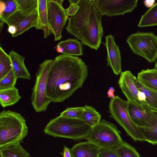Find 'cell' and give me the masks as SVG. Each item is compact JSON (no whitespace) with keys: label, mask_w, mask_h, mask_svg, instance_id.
<instances>
[{"label":"cell","mask_w":157,"mask_h":157,"mask_svg":"<svg viewBox=\"0 0 157 157\" xmlns=\"http://www.w3.org/2000/svg\"><path fill=\"white\" fill-rule=\"evenodd\" d=\"M88 68L79 57L63 54L53 60L47 84L48 97L54 103L62 102L81 87Z\"/></svg>","instance_id":"1"},{"label":"cell","mask_w":157,"mask_h":157,"mask_svg":"<svg viewBox=\"0 0 157 157\" xmlns=\"http://www.w3.org/2000/svg\"><path fill=\"white\" fill-rule=\"evenodd\" d=\"M78 5L79 10L69 18L65 29L83 44L97 50L103 35V16L96 8L94 0H80Z\"/></svg>","instance_id":"2"},{"label":"cell","mask_w":157,"mask_h":157,"mask_svg":"<svg viewBox=\"0 0 157 157\" xmlns=\"http://www.w3.org/2000/svg\"><path fill=\"white\" fill-rule=\"evenodd\" d=\"M28 131L26 120L21 114L5 110L0 113V148L20 143Z\"/></svg>","instance_id":"3"},{"label":"cell","mask_w":157,"mask_h":157,"mask_svg":"<svg viewBox=\"0 0 157 157\" xmlns=\"http://www.w3.org/2000/svg\"><path fill=\"white\" fill-rule=\"evenodd\" d=\"M91 127L78 119L65 118L60 115L51 119L45 126V134L53 137L73 140L84 139Z\"/></svg>","instance_id":"4"},{"label":"cell","mask_w":157,"mask_h":157,"mask_svg":"<svg viewBox=\"0 0 157 157\" xmlns=\"http://www.w3.org/2000/svg\"><path fill=\"white\" fill-rule=\"evenodd\" d=\"M121 132L113 124L101 120L92 127L84 139L102 148H114L124 141Z\"/></svg>","instance_id":"5"},{"label":"cell","mask_w":157,"mask_h":157,"mask_svg":"<svg viewBox=\"0 0 157 157\" xmlns=\"http://www.w3.org/2000/svg\"><path fill=\"white\" fill-rule=\"evenodd\" d=\"M53 61L51 59L45 60L39 65L36 74L31 99L33 107L36 112H45L52 102L47 96L46 89L48 76Z\"/></svg>","instance_id":"6"},{"label":"cell","mask_w":157,"mask_h":157,"mask_svg":"<svg viewBox=\"0 0 157 157\" xmlns=\"http://www.w3.org/2000/svg\"><path fill=\"white\" fill-rule=\"evenodd\" d=\"M109 109L111 117L124 129L135 141H146L141 131L132 120L128 113V102L118 96L111 98Z\"/></svg>","instance_id":"7"},{"label":"cell","mask_w":157,"mask_h":157,"mask_svg":"<svg viewBox=\"0 0 157 157\" xmlns=\"http://www.w3.org/2000/svg\"><path fill=\"white\" fill-rule=\"evenodd\" d=\"M126 42L132 52L150 63L157 59V36L153 32H137L130 35Z\"/></svg>","instance_id":"8"},{"label":"cell","mask_w":157,"mask_h":157,"mask_svg":"<svg viewBox=\"0 0 157 157\" xmlns=\"http://www.w3.org/2000/svg\"><path fill=\"white\" fill-rule=\"evenodd\" d=\"M63 0H47L48 21L55 41L62 38V30L68 18L66 9L62 5Z\"/></svg>","instance_id":"9"},{"label":"cell","mask_w":157,"mask_h":157,"mask_svg":"<svg viewBox=\"0 0 157 157\" xmlns=\"http://www.w3.org/2000/svg\"><path fill=\"white\" fill-rule=\"evenodd\" d=\"M95 5L103 16L108 17L124 15L134 10L137 0H94Z\"/></svg>","instance_id":"10"},{"label":"cell","mask_w":157,"mask_h":157,"mask_svg":"<svg viewBox=\"0 0 157 157\" xmlns=\"http://www.w3.org/2000/svg\"><path fill=\"white\" fill-rule=\"evenodd\" d=\"M136 78L130 71H121L118 84L126 97L128 102L138 106H144L140 100V92L135 83Z\"/></svg>","instance_id":"11"},{"label":"cell","mask_w":157,"mask_h":157,"mask_svg":"<svg viewBox=\"0 0 157 157\" xmlns=\"http://www.w3.org/2000/svg\"><path fill=\"white\" fill-rule=\"evenodd\" d=\"M37 10L31 14L25 16L18 10L11 15L7 20L6 23L8 26L13 25L17 28L15 34L12 35L15 37L23 33L31 28H36L37 22Z\"/></svg>","instance_id":"12"},{"label":"cell","mask_w":157,"mask_h":157,"mask_svg":"<svg viewBox=\"0 0 157 157\" xmlns=\"http://www.w3.org/2000/svg\"><path fill=\"white\" fill-rule=\"evenodd\" d=\"M104 44L106 48L107 56V65L112 70L114 73L118 75L121 72V58L119 46L116 44L114 37L110 34L105 37Z\"/></svg>","instance_id":"13"},{"label":"cell","mask_w":157,"mask_h":157,"mask_svg":"<svg viewBox=\"0 0 157 157\" xmlns=\"http://www.w3.org/2000/svg\"><path fill=\"white\" fill-rule=\"evenodd\" d=\"M128 111L132 120L138 127L145 126L153 112L149 108L138 106L128 102Z\"/></svg>","instance_id":"14"},{"label":"cell","mask_w":157,"mask_h":157,"mask_svg":"<svg viewBox=\"0 0 157 157\" xmlns=\"http://www.w3.org/2000/svg\"><path fill=\"white\" fill-rule=\"evenodd\" d=\"M101 149L87 141L75 144L70 151L72 157H98Z\"/></svg>","instance_id":"15"},{"label":"cell","mask_w":157,"mask_h":157,"mask_svg":"<svg viewBox=\"0 0 157 157\" xmlns=\"http://www.w3.org/2000/svg\"><path fill=\"white\" fill-rule=\"evenodd\" d=\"M9 55L13 70L17 78L30 80L31 75L25 65V58L13 50L9 52Z\"/></svg>","instance_id":"16"},{"label":"cell","mask_w":157,"mask_h":157,"mask_svg":"<svg viewBox=\"0 0 157 157\" xmlns=\"http://www.w3.org/2000/svg\"><path fill=\"white\" fill-rule=\"evenodd\" d=\"M37 1L38 17L37 25L36 29L43 30L44 33V37L45 38L52 33L48 21L47 0Z\"/></svg>","instance_id":"17"},{"label":"cell","mask_w":157,"mask_h":157,"mask_svg":"<svg viewBox=\"0 0 157 157\" xmlns=\"http://www.w3.org/2000/svg\"><path fill=\"white\" fill-rule=\"evenodd\" d=\"M138 128L146 141L153 145L157 144V112H153L151 118L145 126Z\"/></svg>","instance_id":"18"},{"label":"cell","mask_w":157,"mask_h":157,"mask_svg":"<svg viewBox=\"0 0 157 157\" xmlns=\"http://www.w3.org/2000/svg\"><path fill=\"white\" fill-rule=\"evenodd\" d=\"M136 78L146 87L157 91V69L142 70L138 73Z\"/></svg>","instance_id":"19"},{"label":"cell","mask_w":157,"mask_h":157,"mask_svg":"<svg viewBox=\"0 0 157 157\" xmlns=\"http://www.w3.org/2000/svg\"><path fill=\"white\" fill-rule=\"evenodd\" d=\"M63 49V54L70 56L83 55L82 44L75 39H68L62 41L58 44Z\"/></svg>","instance_id":"20"},{"label":"cell","mask_w":157,"mask_h":157,"mask_svg":"<svg viewBox=\"0 0 157 157\" xmlns=\"http://www.w3.org/2000/svg\"><path fill=\"white\" fill-rule=\"evenodd\" d=\"M21 98L18 90L15 87L0 90V103L3 108L15 104Z\"/></svg>","instance_id":"21"},{"label":"cell","mask_w":157,"mask_h":157,"mask_svg":"<svg viewBox=\"0 0 157 157\" xmlns=\"http://www.w3.org/2000/svg\"><path fill=\"white\" fill-rule=\"evenodd\" d=\"M136 85L139 91L144 94L146 102L151 110L157 112V91L149 89L141 84L136 78Z\"/></svg>","instance_id":"22"},{"label":"cell","mask_w":157,"mask_h":157,"mask_svg":"<svg viewBox=\"0 0 157 157\" xmlns=\"http://www.w3.org/2000/svg\"><path fill=\"white\" fill-rule=\"evenodd\" d=\"M0 157H31L29 154L18 143L0 148Z\"/></svg>","instance_id":"23"},{"label":"cell","mask_w":157,"mask_h":157,"mask_svg":"<svg viewBox=\"0 0 157 157\" xmlns=\"http://www.w3.org/2000/svg\"><path fill=\"white\" fill-rule=\"evenodd\" d=\"M101 118V115L94 108L87 105L83 107V113L80 120L91 128L98 123Z\"/></svg>","instance_id":"24"},{"label":"cell","mask_w":157,"mask_h":157,"mask_svg":"<svg viewBox=\"0 0 157 157\" xmlns=\"http://www.w3.org/2000/svg\"><path fill=\"white\" fill-rule=\"evenodd\" d=\"M157 25V2L141 17L138 26L144 27Z\"/></svg>","instance_id":"25"},{"label":"cell","mask_w":157,"mask_h":157,"mask_svg":"<svg viewBox=\"0 0 157 157\" xmlns=\"http://www.w3.org/2000/svg\"><path fill=\"white\" fill-rule=\"evenodd\" d=\"M0 10L1 21L6 23L7 19L17 10L14 0H1Z\"/></svg>","instance_id":"26"},{"label":"cell","mask_w":157,"mask_h":157,"mask_svg":"<svg viewBox=\"0 0 157 157\" xmlns=\"http://www.w3.org/2000/svg\"><path fill=\"white\" fill-rule=\"evenodd\" d=\"M17 10L22 15L27 16L37 9V0H14Z\"/></svg>","instance_id":"27"},{"label":"cell","mask_w":157,"mask_h":157,"mask_svg":"<svg viewBox=\"0 0 157 157\" xmlns=\"http://www.w3.org/2000/svg\"><path fill=\"white\" fill-rule=\"evenodd\" d=\"M12 69V64L9 54L0 47V79L5 76Z\"/></svg>","instance_id":"28"},{"label":"cell","mask_w":157,"mask_h":157,"mask_svg":"<svg viewBox=\"0 0 157 157\" xmlns=\"http://www.w3.org/2000/svg\"><path fill=\"white\" fill-rule=\"evenodd\" d=\"M114 149L120 157H140L135 148L126 142Z\"/></svg>","instance_id":"29"},{"label":"cell","mask_w":157,"mask_h":157,"mask_svg":"<svg viewBox=\"0 0 157 157\" xmlns=\"http://www.w3.org/2000/svg\"><path fill=\"white\" fill-rule=\"evenodd\" d=\"M17 79L12 69L5 76L0 79V90L15 87Z\"/></svg>","instance_id":"30"},{"label":"cell","mask_w":157,"mask_h":157,"mask_svg":"<svg viewBox=\"0 0 157 157\" xmlns=\"http://www.w3.org/2000/svg\"><path fill=\"white\" fill-rule=\"evenodd\" d=\"M83 111V107H68L61 112L60 115L65 118L80 120Z\"/></svg>","instance_id":"31"},{"label":"cell","mask_w":157,"mask_h":157,"mask_svg":"<svg viewBox=\"0 0 157 157\" xmlns=\"http://www.w3.org/2000/svg\"><path fill=\"white\" fill-rule=\"evenodd\" d=\"M98 157H120L114 148H102Z\"/></svg>","instance_id":"32"},{"label":"cell","mask_w":157,"mask_h":157,"mask_svg":"<svg viewBox=\"0 0 157 157\" xmlns=\"http://www.w3.org/2000/svg\"><path fill=\"white\" fill-rule=\"evenodd\" d=\"M79 8L78 4L75 3H70L69 7L66 9L68 16L70 17L74 16Z\"/></svg>","instance_id":"33"},{"label":"cell","mask_w":157,"mask_h":157,"mask_svg":"<svg viewBox=\"0 0 157 157\" xmlns=\"http://www.w3.org/2000/svg\"><path fill=\"white\" fill-rule=\"evenodd\" d=\"M63 157H72L70 149L66 146H64L63 152L61 153Z\"/></svg>","instance_id":"34"},{"label":"cell","mask_w":157,"mask_h":157,"mask_svg":"<svg viewBox=\"0 0 157 157\" xmlns=\"http://www.w3.org/2000/svg\"><path fill=\"white\" fill-rule=\"evenodd\" d=\"M115 91V90L113 87H110L107 93L108 97L111 98H114L116 96L113 93Z\"/></svg>","instance_id":"35"},{"label":"cell","mask_w":157,"mask_h":157,"mask_svg":"<svg viewBox=\"0 0 157 157\" xmlns=\"http://www.w3.org/2000/svg\"><path fill=\"white\" fill-rule=\"evenodd\" d=\"M17 28L16 27L13 25H11L9 26L8 29V31L12 35L15 34L17 32Z\"/></svg>","instance_id":"36"},{"label":"cell","mask_w":157,"mask_h":157,"mask_svg":"<svg viewBox=\"0 0 157 157\" xmlns=\"http://www.w3.org/2000/svg\"><path fill=\"white\" fill-rule=\"evenodd\" d=\"M155 2V0H145L144 1V4L147 7L151 8L154 5Z\"/></svg>","instance_id":"37"},{"label":"cell","mask_w":157,"mask_h":157,"mask_svg":"<svg viewBox=\"0 0 157 157\" xmlns=\"http://www.w3.org/2000/svg\"><path fill=\"white\" fill-rule=\"evenodd\" d=\"M55 48L58 52L62 53L63 52V48L58 44L55 47Z\"/></svg>","instance_id":"38"},{"label":"cell","mask_w":157,"mask_h":157,"mask_svg":"<svg viewBox=\"0 0 157 157\" xmlns=\"http://www.w3.org/2000/svg\"><path fill=\"white\" fill-rule=\"evenodd\" d=\"M80 0H69L68 2L70 3H75L78 4Z\"/></svg>","instance_id":"39"},{"label":"cell","mask_w":157,"mask_h":157,"mask_svg":"<svg viewBox=\"0 0 157 157\" xmlns=\"http://www.w3.org/2000/svg\"><path fill=\"white\" fill-rule=\"evenodd\" d=\"M4 23L1 22L0 24V32L1 31V30L2 29Z\"/></svg>","instance_id":"40"},{"label":"cell","mask_w":157,"mask_h":157,"mask_svg":"<svg viewBox=\"0 0 157 157\" xmlns=\"http://www.w3.org/2000/svg\"><path fill=\"white\" fill-rule=\"evenodd\" d=\"M154 68L157 69V59L155 62V65Z\"/></svg>","instance_id":"41"}]
</instances>
